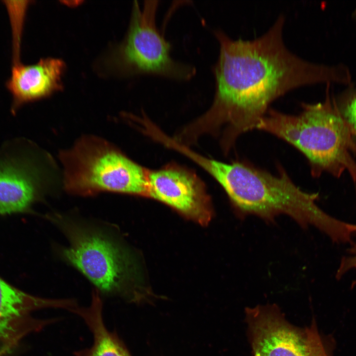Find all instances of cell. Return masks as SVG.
Here are the masks:
<instances>
[{
  "mask_svg": "<svg viewBox=\"0 0 356 356\" xmlns=\"http://www.w3.org/2000/svg\"><path fill=\"white\" fill-rule=\"evenodd\" d=\"M202 225L212 219L213 210L205 185L192 171L169 165L150 171L148 195Z\"/></svg>",
  "mask_w": 356,
  "mask_h": 356,
  "instance_id": "ba28073f",
  "label": "cell"
},
{
  "mask_svg": "<svg viewBox=\"0 0 356 356\" xmlns=\"http://www.w3.org/2000/svg\"><path fill=\"white\" fill-rule=\"evenodd\" d=\"M198 165L222 186L241 219L254 216L270 223L286 215L303 228H316L334 242L346 232L347 223L321 209L316 203L318 194L302 190L280 165L272 174L244 160L224 163L202 156Z\"/></svg>",
  "mask_w": 356,
  "mask_h": 356,
  "instance_id": "7a4b0ae2",
  "label": "cell"
},
{
  "mask_svg": "<svg viewBox=\"0 0 356 356\" xmlns=\"http://www.w3.org/2000/svg\"><path fill=\"white\" fill-rule=\"evenodd\" d=\"M49 218L68 241L67 247L59 249L60 256L99 292L131 301L140 299L135 260L120 242L100 228L69 217L53 214Z\"/></svg>",
  "mask_w": 356,
  "mask_h": 356,
  "instance_id": "277c9868",
  "label": "cell"
},
{
  "mask_svg": "<svg viewBox=\"0 0 356 356\" xmlns=\"http://www.w3.org/2000/svg\"><path fill=\"white\" fill-rule=\"evenodd\" d=\"M245 316L254 356H314L308 328L290 323L277 305L247 308Z\"/></svg>",
  "mask_w": 356,
  "mask_h": 356,
  "instance_id": "52a82bcc",
  "label": "cell"
},
{
  "mask_svg": "<svg viewBox=\"0 0 356 356\" xmlns=\"http://www.w3.org/2000/svg\"><path fill=\"white\" fill-rule=\"evenodd\" d=\"M335 102L356 146V88H349Z\"/></svg>",
  "mask_w": 356,
  "mask_h": 356,
  "instance_id": "4fadbf2b",
  "label": "cell"
},
{
  "mask_svg": "<svg viewBox=\"0 0 356 356\" xmlns=\"http://www.w3.org/2000/svg\"><path fill=\"white\" fill-rule=\"evenodd\" d=\"M102 306L100 293L95 289L92 292L89 306H78L72 312L83 319L92 334V345L87 349L89 356H131L116 333L106 327Z\"/></svg>",
  "mask_w": 356,
  "mask_h": 356,
  "instance_id": "7c38bea8",
  "label": "cell"
},
{
  "mask_svg": "<svg viewBox=\"0 0 356 356\" xmlns=\"http://www.w3.org/2000/svg\"></svg>",
  "mask_w": 356,
  "mask_h": 356,
  "instance_id": "e0dca14e",
  "label": "cell"
},
{
  "mask_svg": "<svg viewBox=\"0 0 356 356\" xmlns=\"http://www.w3.org/2000/svg\"><path fill=\"white\" fill-rule=\"evenodd\" d=\"M320 356H330L328 351L323 352Z\"/></svg>",
  "mask_w": 356,
  "mask_h": 356,
  "instance_id": "2e32d148",
  "label": "cell"
},
{
  "mask_svg": "<svg viewBox=\"0 0 356 356\" xmlns=\"http://www.w3.org/2000/svg\"><path fill=\"white\" fill-rule=\"evenodd\" d=\"M64 67L61 60L52 58L41 59L32 65L16 61L6 83L13 99L12 111L60 89Z\"/></svg>",
  "mask_w": 356,
  "mask_h": 356,
  "instance_id": "9c48e42d",
  "label": "cell"
},
{
  "mask_svg": "<svg viewBox=\"0 0 356 356\" xmlns=\"http://www.w3.org/2000/svg\"><path fill=\"white\" fill-rule=\"evenodd\" d=\"M76 356H89L87 349L76 352Z\"/></svg>",
  "mask_w": 356,
  "mask_h": 356,
  "instance_id": "9a60e30c",
  "label": "cell"
},
{
  "mask_svg": "<svg viewBox=\"0 0 356 356\" xmlns=\"http://www.w3.org/2000/svg\"><path fill=\"white\" fill-rule=\"evenodd\" d=\"M59 157L64 186L70 194L110 192L147 197L149 170L103 138L85 135Z\"/></svg>",
  "mask_w": 356,
  "mask_h": 356,
  "instance_id": "5b68a950",
  "label": "cell"
},
{
  "mask_svg": "<svg viewBox=\"0 0 356 356\" xmlns=\"http://www.w3.org/2000/svg\"><path fill=\"white\" fill-rule=\"evenodd\" d=\"M62 299H43L30 296L0 278V339H8L16 323L30 311L42 308L62 309Z\"/></svg>",
  "mask_w": 356,
  "mask_h": 356,
  "instance_id": "8fae6325",
  "label": "cell"
},
{
  "mask_svg": "<svg viewBox=\"0 0 356 356\" xmlns=\"http://www.w3.org/2000/svg\"><path fill=\"white\" fill-rule=\"evenodd\" d=\"M284 21L279 16L264 34L250 40L214 32L220 45L215 96L210 108L185 128L191 140L205 134L219 136L228 152L239 136L257 129L270 104L286 92L310 84L349 82L344 65L312 63L291 51L283 40Z\"/></svg>",
  "mask_w": 356,
  "mask_h": 356,
  "instance_id": "6da1fadb",
  "label": "cell"
},
{
  "mask_svg": "<svg viewBox=\"0 0 356 356\" xmlns=\"http://www.w3.org/2000/svg\"><path fill=\"white\" fill-rule=\"evenodd\" d=\"M298 115L270 109L257 129L273 134L300 151L307 159L312 175L327 173L336 178L347 173L356 182V146L348 128L331 98L329 90L325 100L302 104Z\"/></svg>",
  "mask_w": 356,
  "mask_h": 356,
  "instance_id": "3957f363",
  "label": "cell"
},
{
  "mask_svg": "<svg viewBox=\"0 0 356 356\" xmlns=\"http://www.w3.org/2000/svg\"><path fill=\"white\" fill-rule=\"evenodd\" d=\"M356 269V241H353L350 247L340 261L336 277L340 279L351 270Z\"/></svg>",
  "mask_w": 356,
  "mask_h": 356,
  "instance_id": "5bb4252c",
  "label": "cell"
},
{
  "mask_svg": "<svg viewBox=\"0 0 356 356\" xmlns=\"http://www.w3.org/2000/svg\"><path fill=\"white\" fill-rule=\"evenodd\" d=\"M158 5L157 0L145 1L142 7L134 2L127 35L118 51V64L126 74L189 80L195 68L172 57L171 44L157 27Z\"/></svg>",
  "mask_w": 356,
  "mask_h": 356,
  "instance_id": "8992f818",
  "label": "cell"
},
{
  "mask_svg": "<svg viewBox=\"0 0 356 356\" xmlns=\"http://www.w3.org/2000/svg\"><path fill=\"white\" fill-rule=\"evenodd\" d=\"M41 186L40 174L29 161H0V215L27 209L38 198Z\"/></svg>",
  "mask_w": 356,
  "mask_h": 356,
  "instance_id": "30bf717a",
  "label": "cell"
}]
</instances>
